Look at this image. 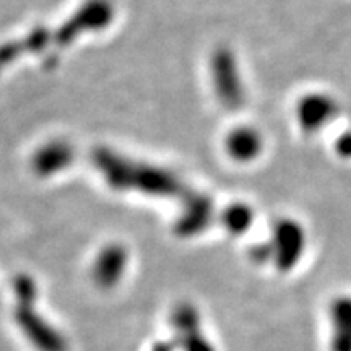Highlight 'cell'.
<instances>
[{
	"label": "cell",
	"mask_w": 351,
	"mask_h": 351,
	"mask_svg": "<svg viewBox=\"0 0 351 351\" xmlns=\"http://www.w3.org/2000/svg\"><path fill=\"white\" fill-rule=\"evenodd\" d=\"M213 83L219 101L230 109H238L244 93L234 57L228 49H219L213 57Z\"/></svg>",
	"instance_id": "3"
},
{
	"label": "cell",
	"mask_w": 351,
	"mask_h": 351,
	"mask_svg": "<svg viewBox=\"0 0 351 351\" xmlns=\"http://www.w3.org/2000/svg\"><path fill=\"white\" fill-rule=\"evenodd\" d=\"M125 251L121 245H109L99 254L95 265V278L101 287H112L125 269Z\"/></svg>",
	"instance_id": "6"
},
{
	"label": "cell",
	"mask_w": 351,
	"mask_h": 351,
	"mask_svg": "<svg viewBox=\"0 0 351 351\" xmlns=\"http://www.w3.org/2000/svg\"><path fill=\"white\" fill-rule=\"evenodd\" d=\"M16 291H19L20 306L16 313V320L25 332H28L32 339L38 346H41L44 351H64V341L57 335L54 330H51L36 314L32 311V301L34 298V287L28 276H23L16 282Z\"/></svg>",
	"instance_id": "2"
},
{
	"label": "cell",
	"mask_w": 351,
	"mask_h": 351,
	"mask_svg": "<svg viewBox=\"0 0 351 351\" xmlns=\"http://www.w3.org/2000/svg\"><path fill=\"white\" fill-rule=\"evenodd\" d=\"M302 245H304V234L301 226L293 219H283L275 226V239L271 241V256L275 254L276 263L280 269L288 270L301 257Z\"/></svg>",
	"instance_id": "4"
},
{
	"label": "cell",
	"mask_w": 351,
	"mask_h": 351,
	"mask_svg": "<svg viewBox=\"0 0 351 351\" xmlns=\"http://www.w3.org/2000/svg\"><path fill=\"white\" fill-rule=\"evenodd\" d=\"M96 166L117 189H140L148 194L173 195L181 191L178 178L169 171L147 165H135L106 150L96 153Z\"/></svg>",
	"instance_id": "1"
},
{
	"label": "cell",
	"mask_w": 351,
	"mask_h": 351,
	"mask_svg": "<svg viewBox=\"0 0 351 351\" xmlns=\"http://www.w3.org/2000/svg\"><path fill=\"white\" fill-rule=\"evenodd\" d=\"M72 161V150L69 145L56 142L44 147L34 156V169L41 176L56 174L57 171L67 168Z\"/></svg>",
	"instance_id": "8"
},
{
	"label": "cell",
	"mask_w": 351,
	"mask_h": 351,
	"mask_svg": "<svg viewBox=\"0 0 351 351\" xmlns=\"http://www.w3.org/2000/svg\"><path fill=\"white\" fill-rule=\"evenodd\" d=\"M226 150L232 160L252 161L262 152V137L256 129L239 127L234 129L226 138Z\"/></svg>",
	"instance_id": "5"
},
{
	"label": "cell",
	"mask_w": 351,
	"mask_h": 351,
	"mask_svg": "<svg viewBox=\"0 0 351 351\" xmlns=\"http://www.w3.org/2000/svg\"><path fill=\"white\" fill-rule=\"evenodd\" d=\"M223 221L225 226L234 234H241L252 225V210L245 205H231L226 208V212L223 213Z\"/></svg>",
	"instance_id": "12"
},
{
	"label": "cell",
	"mask_w": 351,
	"mask_h": 351,
	"mask_svg": "<svg viewBox=\"0 0 351 351\" xmlns=\"http://www.w3.org/2000/svg\"><path fill=\"white\" fill-rule=\"evenodd\" d=\"M332 314L335 324L333 351H351V300L337 301Z\"/></svg>",
	"instance_id": "10"
},
{
	"label": "cell",
	"mask_w": 351,
	"mask_h": 351,
	"mask_svg": "<svg viewBox=\"0 0 351 351\" xmlns=\"http://www.w3.org/2000/svg\"><path fill=\"white\" fill-rule=\"evenodd\" d=\"M212 215V205L210 200H199L195 199L189 205L186 213L179 218V232L182 234H191V232L200 231L207 221L204 219H210Z\"/></svg>",
	"instance_id": "11"
},
{
	"label": "cell",
	"mask_w": 351,
	"mask_h": 351,
	"mask_svg": "<svg viewBox=\"0 0 351 351\" xmlns=\"http://www.w3.org/2000/svg\"><path fill=\"white\" fill-rule=\"evenodd\" d=\"M171 348L168 345H158V351H169ZM156 351V350H155Z\"/></svg>",
	"instance_id": "13"
},
{
	"label": "cell",
	"mask_w": 351,
	"mask_h": 351,
	"mask_svg": "<svg viewBox=\"0 0 351 351\" xmlns=\"http://www.w3.org/2000/svg\"><path fill=\"white\" fill-rule=\"evenodd\" d=\"M174 324L178 327V330L184 333L187 339V346L186 351H213L212 346H210L207 341L202 339L199 333V328H197V314L191 309L189 306H182L176 311L174 315Z\"/></svg>",
	"instance_id": "9"
},
{
	"label": "cell",
	"mask_w": 351,
	"mask_h": 351,
	"mask_svg": "<svg viewBox=\"0 0 351 351\" xmlns=\"http://www.w3.org/2000/svg\"><path fill=\"white\" fill-rule=\"evenodd\" d=\"M332 103L327 96L311 95L301 101L298 106V121L304 130L313 132L320 125L327 124L332 116Z\"/></svg>",
	"instance_id": "7"
}]
</instances>
